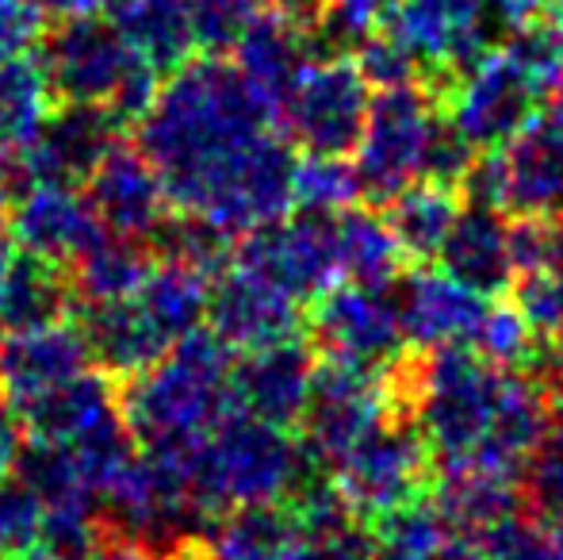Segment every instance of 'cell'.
Returning a JSON list of instances; mask_svg holds the SVG:
<instances>
[{"instance_id": "obj_33", "label": "cell", "mask_w": 563, "mask_h": 560, "mask_svg": "<svg viewBox=\"0 0 563 560\" xmlns=\"http://www.w3.org/2000/svg\"><path fill=\"white\" fill-rule=\"evenodd\" d=\"M503 51L518 62V69L537 85L541 97L563 81V12L541 8L529 20L514 23L510 35L503 39Z\"/></svg>"}, {"instance_id": "obj_5", "label": "cell", "mask_w": 563, "mask_h": 560, "mask_svg": "<svg viewBox=\"0 0 563 560\" xmlns=\"http://www.w3.org/2000/svg\"><path fill=\"white\" fill-rule=\"evenodd\" d=\"M384 31L407 46L422 85L445 108L452 85L503 43L506 20L495 0H395Z\"/></svg>"}, {"instance_id": "obj_25", "label": "cell", "mask_w": 563, "mask_h": 560, "mask_svg": "<svg viewBox=\"0 0 563 560\" xmlns=\"http://www.w3.org/2000/svg\"><path fill=\"white\" fill-rule=\"evenodd\" d=\"M291 538H299L291 503H250L211 518L196 549L203 560H273Z\"/></svg>"}, {"instance_id": "obj_45", "label": "cell", "mask_w": 563, "mask_h": 560, "mask_svg": "<svg viewBox=\"0 0 563 560\" xmlns=\"http://www.w3.org/2000/svg\"><path fill=\"white\" fill-rule=\"evenodd\" d=\"M549 4V0H495V8L503 12L506 28H514V23L529 20L533 12H541V8Z\"/></svg>"}, {"instance_id": "obj_12", "label": "cell", "mask_w": 563, "mask_h": 560, "mask_svg": "<svg viewBox=\"0 0 563 560\" xmlns=\"http://www.w3.org/2000/svg\"><path fill=\"white\" fill-rule=\"evenodd\" d=\"M387 415H395V407L384 373L349 365V361L319 358L311 399H307V411L296 430L311 461L330 469L341 453H349Z\"/></svg>"}, {"instance_id": "obj_42", "label": "cell", "mask_w": 563, "mask_h": 560, "mask_svg": "<svg viewBox=\"0 0 563 560\" xmlns=\"http://www.w3.org/2000/svg\"><path fill=\"white\" fill-rule=\"evenodd\" d=\"M85 560H173V553L150 546V541H139V538H126V534L108 530L104 538L97 541V549H92Z\"/></svg>"}, {"instance_id": "obj_19", "label": "cell", "mask_w": 563, "mask_h": 560, "mask_svg": "<svg viewBox=\"0 0 563 560\" xmlns=\"http://www.w3.org/2000/svg\"><path fill=\"white\" fill-rule=\"evenodd\" d=\"M314 365H319V353L299 338L250 350L230 369L234 407L268 426L296 430L307 411V399H311Z\"/></svg>"}, {"instance_id": "obj_10", "label": "cell", "mask_w": 563, "mask_h": 560, "mask_svg": "<svg viewBox=\"0 0 563 560\" xmlns=\"http://www.w3.org/2000/svg\"><path fill=\"white\" fill-rule=\"evenodd\" d=\"M307 327L319 358L349 361L372 373H384L402 350H410L402 330L399 281H341L307 304Z\"/></svg>"}, {"instance_id": "obj_3", "label": "cell", "mask_w": 563, "mask_h": 560, "mask_svg": "<svg viewBox=\"0 0 563 560\" xmlns=\"http://www.w3.org/2000/svg\"><path fill=\"white\" fill-rule=\"evenodd\" d=\"M230 345L216 330L185 334L162 361L131 376L119 396L123 419L142 446H185L216 430L234 407Z\"/></svg>"}, {"instance_id": "obj_26", "label": "cell", "mask_w": 563, "mask_h": 560, "mask_svg": "<svg viewBox=\"0 0 563 560\" xmlns=\"http://www.w3.org/2000/svg\"><path fill=\"white\" fill-rule=\"evenodd\" d=\"M387 208V227L399 242L402 257L415 265H433L441 257L452 223L464 208V188L441 180H415Z\"/></svg>"}, {"instance_id": "obj_28", "label": "cell", "mask_w": 563, "mask_h": 560, "mask_svg": "<svg viewBox=\"0 0 563 560\" xmlns=\"http://www.w3.org/2000/svg\"><path fill=\"white\" fill-rule=\"evenodd\" d=\"M74 299V281L58 262L20 250L8 270L4 292H0V330H27L69 319Z\"/></svg>"}, {"instance_id": "obj_14", "label": "cell", "mask_w": 563, "mask_h": 560, "mask_svg": "<svg viewBox=\"0 0 563 560\" xmlns=\"http://www.w3.org/2000/svg\"><path fill=\"white\" fill-rule=\"evenodd\" d=\"M92 369L85 327L69 319L27 330H0V404L12 415L27 411L46 392Z\"/></svg>"}, {"instance_id": "obj_38", "label": "cell", "mask_w": 563, "mask_h": 560, "mask_svg": "<svg viewBox=\"0 0 563 560\" xmlns=\"http://www.w3.org/2000/svg\"><path fill=\"white\" fill-rule=\"evenodd\" d=\"M395 0H319L314 8V28H319L322 43H364L372 31L384 28L387 12Z\"/></svg>"}, {"instance_id": "obj_44", "label": "cell", "mask_w": 563, "mask_h": 560, "mask_svg": "<svg viewBox=\"0 0 563 560\" xmlns=\"http://www.w3.org/2000/svg\"><path fill=\"white\" fill-rule=\"evenodd\" d=\"M46 12H58L62 20H77V15H100L112 12L119 0H43Z\"/></svg>"}, {"instance_id": "obj_31", "label": "cell", "mask_w": 563, "mask_h": 560, "mask_svg": "<svg viewBox=\"0 0 563 560\" xmlns=\"http://www.w3.org/2000/svg\"><path fill=\"white\" fill-rule=\"evenodd\" d=\"M54 85L43 69V58L0 62V146L20 154L38 139L54 116Z\"/></svg>"}, {"instance_id": "obj_24", "label": "cell", "mask_w": 563, "mask_h": 560, "mask_svg": "<svg viewBox=\"0 0 563 560\" xmlns=\"http://www.w3.org/2000/svg\"><path fill=\"white\" fill-rule=\"evenodd\" d=\"M81 327L89 338L92 361L112 381H131L173 350V342L154 327V319L142 311L134 296L115 299V304H92Z\"/></svg>"}, {"instance_id": "obj_52", "label": "cell", "mask_w": 563, "mask_h": 560, "mask_svg": "<svg viewBox=\"0 0 563 560\" xmlns=\"http://www.w3.org/2000/svg\"><path fill=\"white\" fill-rule=\"evenodd\" d=\"M0 560H8V557H4V553H0Z\"/></svg>"}, {"instance_id": "obj_29", "label": "cell", "mask_w": 563, "mask_h": 560, "mask_svg": "<svg viewBox=\"0 0 563 560\" xmlns=\"http://www.w3.org/2000/svg\"><path fill=\"white\" fill-rule=\"evenodd\" d=\"M112 20L131 39L134 51L154 62L162 74L185 66L200 46L188 0H119Z\"/></svg>"}, {"instance_id": "obj_7", "label": "cell", "mask_w": 563, "mask_h": 560, "mask_svg": "<svg viewBox=\"0 0 563 560\" xmlns=\"http://www.w3.org/2000/svg\"><path fill=\"white\" fill-rule=\"evenodd\" d=\"M441 120H445V108L426 85L379 89L372 97L368 123L353 150L361 200H368V208H384L402 188L426 177Z\"/></svg>"}, {"instance_id": "obj_2", "label": "cell", "mask_w": 563, "mask_h": 560, "mask_svg": "<svg viewBox=\"0 0 563 560\" xmlns=\"http://www.w3.org/2000/svg\"><path fill=\"white\" fill-rule=\"evenodd\" d=\"M188 487L203 523L230 507L291 503L303 484L322 472L291 430L268 426L245 411H230L216 430L180 446Z\"/></svg>"}, {"instance_id": "obj_40", "label": "cell", "mask_w": 563, "mask_h": 560, "mask_svg": "<svg viewBox=\"0 0 563 560\" xmlns=\"http://www.w3.org/2000/svg\"><path fill=\"white\" fill-rule=\"evenodd\" d=\"M265 4L268 0H188V12H192V28L200 46L227 51Z\"/></svg>"}, {"instance_id": "obj_39", "label": "cell", "mask_w": 563, "mask_h": 560, "mask_svg": "<svg viewBox=\"0 0 563 560\" xmlns=\"http://www.w3.org/2000/svg\"><path fill=\"white\" fill-rule=\"evenodd\" d=\"M353 58H356V66H361L364 81H368L376 92L379 89H399V85H422L418 66L407 54V46H402L395 35H387L384 28L372 31Z\"/></svg>"}, {"instance_id": "obj_50", "label": "cell", "mask_w": 563, "mask_h": 560, "mask_svg": "<svg viewBox=\"0 0 563 560\" xmlns=\"http://www.w3.org/2000/svg\"><path fill=\"white\" fill-rule=\"evenodd\" d=\"M549 8H556V12H563V0H549Z\"/></svg>"}, {"instance_id": "obj_1", "label": "cell", "mask_w": 563, "mask_h": 560, "mask_svg": "<svg viewBox=\"0 0 563 560\" xmlns=\"http://www.w3.org/2000/svg\"><path fill=\"white\" fill-rule=\"evenodd\" d=\"M139 150L157 165L173 208L227 239L296 208V146L265 92L219 54L173 69L139 120Z\"/></svg>"}, {"instance_id": "obj_46", "label": "cell", "mask_w": 563, "mask_h": 560, "mask_svg": "<svg viewBox=\"0 0 563 560\" xmlns=\"http://www.w3.org/2000/svg\"><path fill=\"white\" fill-rule=\"evenodd\" d=\"M15 254H20V246H15V239L8 234V223L0 227V292H4V281H8V270H12Z\"/></svg>"}, {"instance_id": "obj_16", "label": "cell", "mask_w": 563, "mask_h": 560, "mask_svg": "<svg viewBox=\"0 0 563 560\" xmlns=\"http://www.w3.org/2000/svg\"><path fill=\"white\" fill-rule=\"evenodd\" d=\"M85 196H89L100 223L123 239L150 242L173 216V200L165 193L157 165L139 146H126L123 139L85 177Z\"/></svg>"}, {"instance_id": "obj_51", "label": "cell", "mask_w": 563, "mask_h": 560, "mask_svg": "<svg viewBox=\"0 0 563 560\" xmlns=\"http://www.w3.org/2000/svg\"><path fill=\"white\" fill-rule=\"evenodd\" d=\"M0 227H4V216H0Z\"/></svg>"}, {"instance_id": "obj_9", "label": "cell", "mask_w": 563, "mask_h": 560, "mask_svg": "<svg viewBox=\"0 0 563 560\" xmlns=\"http://www.w3.org/2000/svg\"><path fill=\"white\" fill-rule=\"evenodd\" d=\"M464 193L510 219L563 216V135L537 112L503 146L483 150Z\"/></svg>"}, {"instance_id": "obj_21", "label": "cell", "mask_w": 563, "mask_h": 560, "mask_svg": "<svg viewBox=\"0 0 563 560\" xmlns=\"http://www.w3.org/2000/svg\"><path fill=\"white\" fill-rule=\"evenodd\" d=\"M119 128L104 108L89 105H66L46 120L38 139L27 150H20V169L23 185L27 180H66V185H81L97 162L119 142Z\"/></svg>"}, {"instance_id": "obj_36", "label": "cell", "mask_w": 563, "mask_h": 560, "mask_svg": "<svg viewBox=\"0 0 563 560\" xmlns=\"http://www.w3.org/2000/svg\"><path fill=\"white\" fill-rule=\"evenodd\" d=\"M46 507L20 472L0 476V553L20 557L43 541Z\"/></svg>"}, {"instance_id": "obj_17", "label": "cell", "mask_w": 563, "mask_h": 560, "mask_svg": "<svg viewBox=\"0 0 563 560\" xmlns=\"http://www.w3.org/2000/svg\"><path fill=\"white\" fill-rule=\"evenodd\" d=\"M208 322L230 350H265L276 342H291L307 327V307L280 292L276 284L253 277L250 270L230 262V270L211 281Z\"/></svg>"}, {"instance_id": "obj_47", "label": "cell", "mask_w": 563, "mask_h": 560, "mask_svg": "<svg viewBox=\"0 0 563 560\" xmlns=\"http://www.w3.org/2000/svg\"><path fill=\"white\" fill-rule=\"evenodd\" d=\"M280 4H288L291 12H299V15H307V20L314 23V8H319V0H280Z\"/></svg>"}, {"instance_id": "obj_34", "label": "cell", "mask_w": 563, "mask_h": 560, "mask_svg": "<svg viewBox=\"0 0 563 560\" xmlns=\"http://www.w3.org/2000/svg\"><path fill=\"white\" fill-rule=\"evenodd\" d=\"M361 200V180L345 157H311L296 162V208L338 216Z\"/></svg>"}, {"instance_id": "obj_32", "label": "cell", "mask_w": 563, "mask_h": 560, "mask_svg": "<svg viewBox=\"0 0 563 560\" xmlns=\"http://www.w3.org/2000/svg\"><path fill=\"white\" fill-rule=\"evenodd\" d=\"M150 254L146 242L139 239H123V234L108 231L97 246H89L81 257L74 262V292L85 304H115V299H126L139 292V284L146 281L150 273Z\"/></svg>"}, {"instance_id": "obj_11", "label": "cell", "mask_w": 563, "mask_h": 560, "mask_svg": "<svg viewBox=\"0 0 563 560\" xmlns=\"http://www.w3.org/2000/svg\"><path fill=\"white\" fill-rule=\"evenodd\" d=\"M234 265L276 284L307 307L322 292L341 284L334 216L299 211V216H284L276 223L257 227V231L242 234V242L234 246Z\"/></svg>"}, {"instance_id": "obj_18", "label": "cell", "mask_w": 563, "mask_h": 560, "mask_svg": "<svg viewBox=\"0 0 563 560\" xmlns=\"http://www.w3.org/2000/svg\"><path fill=\"white\" fill-rule=\"evenodd\" d=\"M319 46L327 43L307 15L291 12L288 4H265L234 39V66L265 92V100L280 116L284 97L307 69V62L319 58Z\"/></svg>"}, {"instance_id": "obj_6", "label": "cell", "mask_w": 563, "mask_h": 560, "mask_svg": "<svg viewBox=\"0 0 563 560\" xmlns=\"http://www.w3.org/2000/svg\"><path fill=\"white\" fill-rule=\"evenodd\" d=\"M327 476L349 515L364 526L379 523L407 503L426 499L438 484V469L422 433L402 415H387L379 426H372L349 453L330 464Z\"/></svg>"}, {"instance_id": "obj_48", "label": "cell", "mask_w": 563, "mask_h": 560, "mask_svg": "<svg viewBox=\"0 0 563 560\" xmlns=\"http://www.w3.org/2000/svg\"><path fill=\"white\" fill-rule=\"evenodd\" d=\"M15 560H58V557H54V553H46V549H27V553H20V557H15Z\"/></svg>"}, {"instance_id": "obj_43", "label": "cell", "mask_w": 563, "mask_h": 560, "mask_svg": "<svg viewBox=\"0 0 563 560\" xmlns=\"http://www.w3.org/2000/svg\"><path fill=\"white\" fill-rule=\"evenodd\" d=\"M23 453V426L15 419L12 411H8L4 404H0V476H8V472H15V461H20Z\"/></svg>"}, {"instance_id": "obj_49", "label": "cell", "mask_w": 563, "mask_h": 560, "mask_svg": "<svg viewBox=\"0 0 563 560\" xmlns=\"http://www.w3.org/2000/svg\"><path fill=\"white\" fill-rule=\"evenodd\" d=\"M552 534H556V549H560V560H563V523L552 526Z\"/></svg>"}, {"instance_id": "obj_15", "label": "cell", "mask_w": 563, "mask_h": 560, "mask_svg": "<svg viewBox=\"0 0 563 560\" xmlns=\"http://www.w3.org/2000/svg\"><path fill=\"white\" fill-rule=\"evenodd\" d=\"M8 234L23 254L69 265L108 234L89 196L66 180H27L4 216Z\"/></svg>"}, {"instance_id": "obj_37", "label": "cell", "mask_w": 563, "mask_h": 560, "mask_svg": "<svg viewBox=\"0 0 563 560\" xmlns=\"http://www.w3.org/2000/svg\"><path fill=\"white\" fill-rule=\"evenodd\" d=\"M529 499L549 526L563 523V411H549V430L529 461Z\"/></svg>"}, {"instance_id": "obj_23", "label": "cell", "mask_w": 563, "mask_h": 560, "mask_svg": "<svg viewBox=\"0 0 563 560\" xmlns=\"http://www.w3.org/2000/svg\"><path fill=\"white\" fill-rule=\"evenodd\" d=\"M15 419H20L31 441L81 446V441H92L97 433L123 422V407H119V392L112 376L97 373V369H85L69 384H62V388L46 392L43 399H35Z\"/></svg>"}, {"instance_id": "obj_35", "label": "cell", "mask_w": 563, "mask_h": 560, "mask_svg": "<svg viewBox=\"0 0 563 560\" xmlns=\"http://www.w3.org/2000/svg\"><path fill=\"white\" fill-rule=\"evenodd\" d=\"M475 541H479V560H560L552 526L544 518L541 523L526 518L521 510L483 526Z\"/></svg>"}, {"instance_id": "obj_8", "label": "cell", "mask_w": 563, "mask_h": 560, "mask_svg": "<svg viewBox=\"0 0 563 560\" xmlns=\"http://www.w3.org/2000/svg\"><path fill=\"white\" fill-rule=\"evenodd\" d=\"M372 85L353 54H319L307 62L280 105V131L311 157H349L364 135Z\"/></svg>"}, {"instance_id": "obj_20", "label": "cell", "mask_w": 563, "mask_h": 560, "mask_svg": "<svg viewBox=\"0 0 563 560\" xmlns=\"http://www.w3.org/2000/svg\"><path fill=\"white\" fill-rule=\"evenodd\" d=\"M402 330L415 350L475 345L490 299L452 281L441 265H415L399 277Z\"/></svg>"}, {"instance_id": "obj_4", "label": "cell", "mask_w": 563, "mask_h": 560, "mask_svg": "<svg viewBox=\"0 0 563 560\" xmlns=\"http://www.w3.org/2000/svg\"><path fill=\"white\" fill-rule=\"evenodd\" d=\"M43 43V69L66 105L104 108L119 123H139L162 89V69L134 51L115 20L77 15Z\"/></svg>"}, {"instance_id": "obj_13", "label": "cell", "mask_w": 563, "mask_h": 560, "mask_svg": "<svg viewBox=\"0 0 563 560\" xmlns=\"http://www.w3.org/2000/svg\"><path fill=\"white\" fill-rule=\"evenodd\" d=\"M541 92L518 69V62L503 51V43L479 58L456 85H452L445 100V116L452 128L464 135L475 154L503 146L514 139L541 108Z\"/></svg>"}, {"instance_id": "obj_30", "label": "cell", "mask_w": 563, "mask_h": 560, "mask_svg": "<svg viewBox=\"0 0 563 560\" xmlns=\"http://www.w3.org/2000/svg\"><path fill=\"white\" fill-rule=\"evenodd\" d=\"M338 231V262L341 281H364V284H391L402 277L407 257L395 242L391 227L379 211L372 208H341L334 216Z\"/></svg>"}, {"instance_id": "obj_22", "label": "cell", "mask_w": 563, "mask_h": 560, "mask_svg": "<svg viewBox=\"0 0 563 560\" xmlns=\"http://www.w3.org/2000/svg\"><path fill=\"white\" fill-rule=\"evenodd\" d=\"M438 265L479 296L503 299L514 284V242L503 211L483 200L464 204L441 246Z\"/></svg>"}, {"instance_id": "obj_27", "label": "cell", "mask_w": 563, "mask_h": 560, "mask_svg": "<svg viewBox=\"0 0 563 560\" xmlns=\"http://www.w3.org/2000/svg\"><path fill=\"white\" fill-rule=\"evenodd\" d=\"M142 311L154 319V327L169 338L173 345L185 334L203 327L211 304V273L196 270L177 257H162L157 265H150L146 281L134 292Z\"/></svg>"}, {"instance_id": "obj_41", "label": "cell", "mask_w": 563, "mask_h": 560, "mask_svg": "<svg viewBox=\"0 0 563 560\" xmlns=\"http://www.w3.org/2000/svg\"><path fill=\"white\" fill-rule=\"evenodd\" d=\"M46 39L43 0H0V62L27 58Z\"/></svg>"}]
</instances>
